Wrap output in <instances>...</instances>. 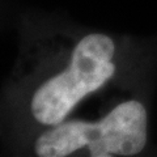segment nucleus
I'll use <instances>...</instances> for the list:
<instances>
[{
  "label": "nucleus",
  "mask_w": 157,
  "mask_h": 157,
  "mask_svg": "<svg viewBox=\"0 0 157 157\" xmlns=\"http://www.w3.org/2000/svg\"><path fill=\"white\" fill-rule=\"evenodd\" d=\"M114 41L106 34L82 37L62 68L39 80L28 97V113L41 127L64 122L81 100L114 76Z\"/></svg>",
  "instance_id": "1"
},
{
  "label": "nucleus",
  "mask_w": 157,
  "mask_h": 157,
  "mask_svg": "<svg viewBox=\"0 0 157 157\" xmlns=\"http://www.w3.org/2000/svg\"><path fill=\"white\" fill-rule=\"evenodd\" d=\"M147 141V111L139 101L122 102L98 122L64 121L34 140V155L66 157L85 149L93 157L134 156Z\"/></svg>",
  "instance_id": "2"
}]
</instances>
